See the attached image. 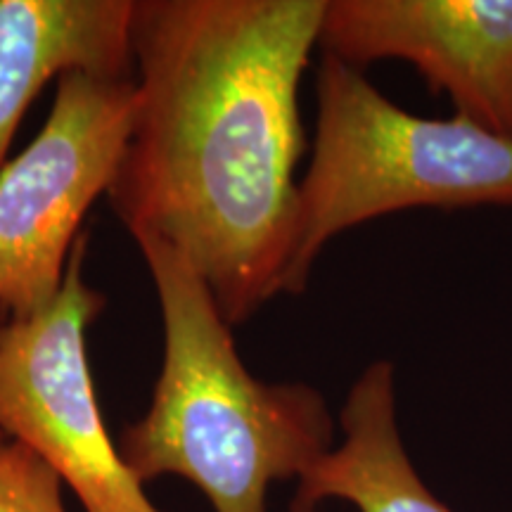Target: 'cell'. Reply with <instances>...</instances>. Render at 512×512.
<instances>
[{"label":"cell","mask_w":512,"mask_h":512,"mask_svg":"<svg viewBox=\"0 0 512 512\" xmlns=\"http://www.w3.org/2000/svg\"><path fill=\"white\" fill-rule=\"evenodd\" d=\"M323 15L325 0H133L136 117L105 197L131 238L195 268L233 328L283 297Z\"/></svg>","instance_id":"obj_1"},{"label":"cell","mask_w":512,"mask_h":512,"mask_svg":"<svg viewBox=\"0 0 512 512\" xmlns=\"http://www.w3.org/2000/svg\"><path fill=\"white\" fill-rule=\"evenodd\" d=\"M164 325L162 368L143 418L119 434L140 484L174 475L214 512H271L268 491L302 479L335 446L337 422L318 387L249 373L233 325L181 254L138 235Z\"/></svg>","instance_id":"obj_2"},{"label":"cell","mask_w":512,"mask_h":512,"mask_svg":"<svg viewBox=\"0 0 512 512\" xmlns=\"http://www.w3.org/2000/svg\"><path fill=\"white\" fill-rule=\"evenodd\" d=\"M477 207L512 209L510 140L458 114L406 112L366 72L320 55L283 297L306 292L320 254L351 228L408 209Z\"/></svg>","instance_id":"obj_3"},{"label":"cell","mask_w":512,"mask_h":512,"mask_svg":"<svg viewBox=\"0 0 512 512\" xmlns=\"http://www.w3.org/2000/svg\"><path fill=\"white\" fill-rule=\"evenodd\" d=\"M136 74H64L38 136L0 169V313L60 292L86 214L107 195L136 117Z\"/></svg>","instance_id":"obj_4"},{"label":"cell","mask_w":512,"mask_h":512,"mask_svg":"<svg viewBox=\"0 0 512 512\" xmlns=\"http://www.w3.org/2000/svg\"><path fill=\"white\" fill-rule=\"evenodd\" d=\"M88 247L91 235L81 233L53 302L0 318V434L34 451L83 512H162L102 420L86 332L107 297L83 278Z\"/></svg>","instance_id":"obj_5"},{"label":"cell","mask_w":512,"mask_h":512,"mask_svg":"<svg viewBox=\"0 0 512 512\" xmlns=\"http://www.w3.org/2000/svg\"><path fill=\"white\" fill-rule=\"evenodd\" d=\"M320 55L411 64L453 114L512 143V0H325Z\"/></svg>","instance_id":"obj_6"},{"label":"cell","mask_w":512,"mask_h":512,"mask_svg":"<svg viewBox=\"0 0 512 512\" xmlns=\"http://www.w3.org/2000/svg\"><path fill=\"white\" fill-rule=\"evenodd\" d=\"M131 24L133 0H0V169L48 83L133 76Z\"/></svg>","instance_id":"obj_7"},{"label":"cell","mask_w":512,"mask_h":512,"mask_svg":"<svg viewBox=\"0 0 512 512\" xmlns=\"http://www.w3.org/2000/svg\"><path fill=\"white\" fill-rule=\"evenodd\" d=\"M337 425L342 441L297 479L290 512H316L325 501L358 512H456L432 494L408 456L392 361L377 358L358 373Z\"/></svg>","instance_id":"obj_8"},{"label":"cell","mask_w":512,"mask_h":512,"mask_svg":"<svg viewBox=\"0 0 512 512\" xmlns=\"http://www.w3.org/2000/svg\"><path fill=\"white\" fill-rule=\"evenodd\" d=\"M62 479L12 439H0V512H67Z\"/></svg>","instance_id":"obj_9"},{"label":"cell","mask_w":512,"mask_h":512,"mask_svg":"<svg viewBox=\"0 0 512 512\" xmlns=\"http://www.w3.org/2000/svg\"><path fill=\"white\" fill-rule=\"evenodd\" d=\"M0 318H5V316H3V313H0ZM0 439H3V434H0Z\"/></svg>","instance_id":"obj_10"}]
</instances>
